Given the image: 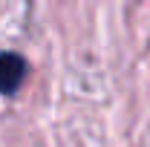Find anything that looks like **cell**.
I'll use <instances>...</instances> for the list:
<instances>
[{
	"mask_svg": "<svg viewBox=\"0 0 150 147\" xmlns=\"http://www.w3.org/2000/svg\"><path fill=\"white\" fill-rule=\"evenodd\" d=\"M26 72H29V66L20 52H0V95L18 92Z\"/></svg>",
	"mask_w": 150,
	"mask_h": 147,
	"instance_id": "1",
	"label": "cell"
}]
</instances>
